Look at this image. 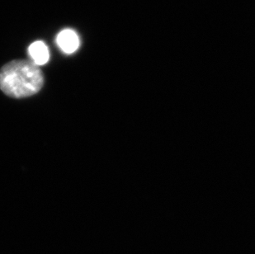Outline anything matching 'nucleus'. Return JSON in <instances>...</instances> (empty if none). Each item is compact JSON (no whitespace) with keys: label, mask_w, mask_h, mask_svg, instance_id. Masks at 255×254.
<instances>
[{"label":"nucleus","mask_w":255,"mask_h":254,"mask_svg":"<svg viewBox=\"0 0 255 254\" xmlns=\"http://www.w3.org/2000/svg\"><path fill=\"white\" fill-rule=\"evenodd\" d=\"M43 84L41 70L36 64L27 60H13L0 70V89L14 99L37 94Z\"/></svg>","instance_id":"f257e3e1"},{"label":"nucleus","mask_w":255,"mask_h":254,"mask_svg":"<svg viewBox=\"0 0 255 254\" xmlns=\"http://www.w3.org/2000/svg\"><path fill=\"white\" fill-rule=\"evenodd\" d=\"M57 44L64 52L71 54L75 52L80 46V40L75 31L67 29L58 35Z\"/></svg>","instance_id":"f03ea898"},{"label":"nucleus","mask_w":255,"mask_h":254,"mask_svg":"<svg viewBox=\"0 0 255 254\" xmlns=\"http://www.w3.org/2000/svg\"><path fill=\"white\" fill-rule=\"evenodd\" d=\"M28 51L36 65H43L48 62L50 57L48 48L42 41H35L29 46Z\"/></svg>","instance_id":"7ed1b4c3"}]
</instances>
